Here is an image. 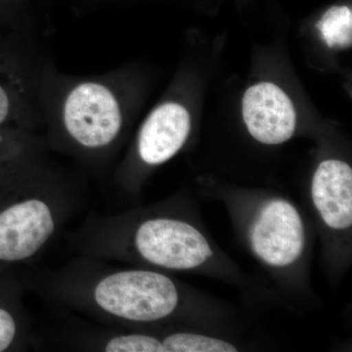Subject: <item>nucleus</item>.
<instances>
[{"mask_svg": "<svg viewBox=\"0 0 352 352\" xmlns=\"http://www.w3.org/2000/svg\"><path fill=\"white\" fill-rule=\"evenodd\" d=\"M254 254L271 267L283 268L302 256L305 226L295 206L283 199L268 201L250 229Z\"/></svg>", "mask_w": 352, "mask_h": 352, "instance_id": "7", "label": "nucleus"}, {"mask_svg": "<svg viewBox=\"0 0 352 352\" xmlns=\"http://www.w3.org/2000/svg\"><path fill=\"white\" fill-rule=\"evenodd\" d=\"M32 0H0V18L14 23L18 29L24 25L25 10Z\"/></svg>", "mask_w": 352, "mask_h": 352, "instance_id": "14", "label": "nucleus"}, {"mask_svg": "<svg viewBox=\"0 0 352 352\" xmlns=\"http://www.w3.org/2000/svg\"><path fill=\"white\" fill-rule=\"evenodd\" d=\"M65 240L76 256L163 272L197 270L214 256L203 233L166 206L120 214L92 212L67 231Z\"/></svg>", "mask_w": 352, "mask_h": 352, "instance_id": "3", "label": "nucleus"}, {"mask_svg": "<svg viewBox=\"0 0 352 352\" xmlns=\"http://www.w3.org/2000/svg\"><path fill=\"white\" fill-rule=\"evenodd\" d=\"M27 289L58 307L110 327L143 329L177 318L182 287L163 271L119 268L107 261L76 256L54 270H24Z\"/></svg>", "mask_w": 352, "mask_h": 352, "instance_id": "2", "label": "nucleus"}, {"mask_svg": "<svg viewBox=\"0 0 352 352\" xmlns=\"http://www.w3.org/2000/svg\"><path fill=\"white\" fill-rule=\"evenodd\" d=\"M45 143L41 134L22 129L0 127V183L46 157Z\"/></svg>", "mask_w": 352, "mask_h": 352, "instance_id": "11", "label": "nucleus"}, {"mask_svg": "<svg viewBox=\"0 0 352 352\" xmlns=\"http://www.w3.org/2000/svg\"><path fill=\"white\" fill-rule=\"evenodd\" d=\"M191 131L188 110L176 101L157 105L139 129L134 144L112 171L120 191L136 193L146 171L170 161L182 149Z\"/></svg>", "mask_w": 352, "mask_h": 352, "instance_id": "5", "label": "nucleus"}, {"mask_svg": "<svg viewBox=\"0 0 352 352\" xmlns=\"http://www.w3.org/2000/svg\"><path fill=\"white\" fill-rule=\"evenodd\" d=\"M315 208L326 226L347 230L352 226V170L344 162L327 160L315 171L311 184Z\"/></svg>", "mask_w": 352, "mask_h": 352, "instance_id": "10", "label": "nucleus"}, {"mask_svg": "<svg viewBox=\"0 0 352 352\" xmlns=\"http://www.w3.org/2000/svg\"><path fill=\"white\" fill-rule=\"evenodd\" d=\"M25 268L0 271V352L28 351L41 346L24 305Z\"/></svg>", "mask_w": 352, "mask_h": 352, "instance_id": "9", "label": "nucleus"}, {"mask_svg": "<svg viewBox=\"0 0 352 352\" xmlns=\"http://www.w3.org/2000/svg\"><path fill=\"white\" fill-rule=\"evenodd\" d=\"M164 352H235L230 342L189 332H170L164 336Z\"/></svg>", "mask_w": 352, "mask_h": 352, "instance_id": "13", "label": "nucleus"}, {"mask_svg": "<svg viewBox=\"0 0 352 352\" xmlns=\"http://www.w3.org/2000/svg\"><path fill=\"white\" fill-rule=\"evenodd\" d=\"M132 98L126 69L69 76L44 60L38 101L46 149L72 157L95 175H109L126 138Z\"/></svg>", "mask_w": 352, "mask_h": 352, "instance_id": "1", "label": "nucleus"}, {"mask_svg": "<svg viewBox=\"0 0 352 352\" xmlns=\"http://www.w3.org/2000/svg\"><path fill=\"white\" fill-rule=\"evenodd\" d=\"M85 199L80 176L47 157L0 183V271L32 267L80 212Z\"/></svg>", "mask_w": 352, "mask_h": 352, "instance_id": "4", "label": "nucleus"}, {"mask_svg": "<svg viewBox=\"0 0 352 352\" xmlns=\"http://www.w3.org/2000/svg\"><path fill=\"white\" fill-rule=\"evenodd\" d=\"M317 29L329 47H349L352 43V11L347 6H333L324 14Z\"/></svg>", "mask_w": 352, "mask_h": 352, "instance_id": "12", "label": "nucleus"}, {"mask_svg": "<svg viewBox=\"0 0 352 352\" xmlns=\"http://www.w3.org/2000/svg\"><path fill=\"white\" fill-rule=\"evenodd\" d=\"M44 60L19 41H0V127L43 129L38 87Z\"/></svg>", "mask_w": 352, "mask_h": 352, "instance_id": "6", "label": "nucleus"}, {"mask_svg": "<svg viewBox=\"0 0 352 352\" xmlns=\"http://www.w3.org/2000/svg\"><path fill=\"white\" fill-rule=\"evenodd\" d=\"M243 118L252 138L263 144L286 142L296 129V111L291 99L270 82L258 83L245 91Z\"/></svg>", "mask_w": 352, "mask_h": 352, "instance_id": "8", "label": "nucleus"}]
</instances>
